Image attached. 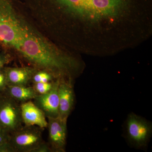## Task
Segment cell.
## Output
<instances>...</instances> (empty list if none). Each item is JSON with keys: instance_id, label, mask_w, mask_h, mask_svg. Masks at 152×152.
<instances>
[{"instance_id": "cell-14", "label": "cell", "mask_w": 152, "mask_h": 152, "mask_svg": "<svg viewBox=\"0 0 152 152\" xmlns=\"http://www.w3.org/2000/svg\"><path fill=\"white\" fill-rule=\"evenodd\" d=\"M10 135L8 132L0 126V152H13L9 143Z\"/></svg>"}, {"instance_id": "cell-13", "label": "cell", "mask_w": 152, "mask_h": 152, "mask_svg": "<svg viewBox=\"0 0 152 152\" xmlns=\"http://www.w3.org/2000/svg\"><path fill=\"white\" fill-rule=\"evenodd\" d=\"M57 79L46 71L38 70L33 76L31 83L33 84L40 83H48L53 81Z\"/></svg>"}, {"instance_id": "cell-2", "label": "cell", "mask_w": 152, "mask_h": 152, "mask_svg": "<svg viewBox=\"0 0 152 152\" xmlns=\"http://www.w3.org/2000/svg\"><path fill=\"white\" fill-rule=\"evenodd\" d=\"M39 7L92 19L114 16L145 0H33Z\"/></svg>"}, {"instance_id": "cell-12", "label": "cell", "mask_w": 152, "mask_h": 152, "mask_svg": "<svg viewBox=\"0 0 152 152\" xmlns=\"http://www.w3.org/2000/svg\"><path fill=\"white\" fill-rule=\"evenodd\" d=\"M2 94L8 96L20 104L32 100L37 95L32 86H8Z\"/></svg>"}, {"instance_id": "cell-11", "label": "cell", "mask_w": 152, "mask_h": 152, "mask_svg": "<svg viewBox=\"0 0 152 152\" xmlns=\"http://www.w3.org/2000/svg\"><path fill=\"white\" fill-rule=\"evenodd\" d=\"M8 86H28L34 75L38 69L25 66L20 67L5 66Z\"/></svg>"}, {"instance_id": "cell-1", "label": "cell", "mask_w": 152, "mask_h": 152, "mask_svg": "<svg viewBox=\"0 0 152 152\" xmlns=\"http://www.w3.org/2000/svg\"><path fill=\"white\" fill-rule=\"evenodd\" d=\"M16 53L28 66L48 72L57 79L73 80L78 70L77 60L56 49L30 25Z\"/></svg>"}, {"instance_id": "cell-15", "label": "cell", "mask_w": 152, "mask_h": 152, "mask_svg": "<svg viewBox=\"0 0 152 152\" xmlns=\"http://www.w3.org/2000/svg\"><path fill=\"white\" fill-rule=\"evenodd\" d=\"M53 81L33 84L32 87L37 95H43L48 93L53 89L56 83Z\"/></svg>"}, {"instance_id": "cell-17", "label": "cell", "mask_w": 152, "mask_h": 152, "mask_svg": "<svg viewBox=\"0 0 152 152\" xmlns=\"http://www.w3.org/2000/svg\"><path fill=\"white\" fill-rule=\"evenodd\" d=\"M11 58V56L8 52H0V69L5 67L10 62Z\"/></svg>"}, {"instance_id": "cell-4", "label": "cell", "mask_w": 152, "mask_h": 152, "mask_svg": "<svg viewBox=\"0 0 152 152\" xmlns=\"http://www.w3.org/2000/svg\"><path fill=\"white\" fill-rule=\"evenodd\" d=\"M35 126L23 125L10 135V145L13 152H34L43 143L42 130Z\"/></svg>"}, {"instance_id": "cell-10", "label": "cell", "mask_w": 152, "mask_h": 152, "mask_svg": "<svg viewBox=\"0 0 152 152\" xmlns=\"http://www.w3.org/2000/svg\"><path fill=\"white\" fill-rule=\"evenodd\" d=\"M23 123L27 126H35L41 129L48 127V122L43 112L31 101L20 104Z\"/></svg>"}, {"instance_id": "cell-16", "label": "cell", "mask_w": 152, "mask_h": 152, "mask_svg": "<svg viewBox=\"0 0 152 152\" xmlns=\"http://www.w3.org/2000/svg\"><path fill=\"white\" fill-rule=\"evenodd\" d=\"M8 86L5 67L0 69V94L4 91Z\"/></svg>"}, {"instance_id": "cell-3", "label": "cell", "mask_w": 152, "mask_h": 152, "mask_svg": "<svg viewBox=\"0 0 152 152\" xmlns=\"http://www.w3.org/2000/svg\"><path fill=\"white\" fill-rule=\"evenodd\" d=\"M20 0H0V47L16 51L25 36L28 23L18 15Z\"/></svg>"}, {"instance_id": "cell-9", "label": "cell", "mask_w": 152, "mask_h": 152, "mask_svg": "<svg viewBox=\"0 0 152 152\" xmlns=\"http://www.w3.org/2000/svg\"><path fill=\"white\" fill-rule=\"evenodd\" d=\"M59 117L67 120L73 110L75 103L73 80L61 79L58 86Z\"/></svg>"}, {"instance_id": "cell-7", "label": "cell", "mask_w": 152, "mask_h": 152, "mask_svg": "<svg viewBox=\"0 0 152 152\" xmlns=\"http://www.w3.org/2000/svg\"><path fill=\"white\" fill-rule=\"evenodd\" d=\"M48 144L52 152L66 151L67 137V121L59 117L48 118Z\"/></svg>"}, {"instance_id": "cell-8", "label": "cell", "mask_w": 152, "mask_h": 152, "mask_svg": "<svg viewBox=\"0 0 152 152\" xmlns=\"http://www.w3.org/2000/svg\"><path fill=\"white\" fill-rule=\"evenodd\" d=\"M61 79H57L53 88L50 92L43 95H38L33 102L45 115L46 118L59 117L58 86Z\"/></svg>"}, {"instance_id": "cell-18", "label": "cell", "mask_w": 152, "mask_h": 152, "mask_svg": "<svg viewBox=\"0 0 152 152\" xmlns=\"http://www.w3.org/2000/svg\"><path fill=\"white\" fill-rule=\"evenodd\" d=\"M34 152H52L48 142H45L41 145Z\"/></svg>"}, {"instance_id": "cell-6", "label": "cell", "mask_w": 152, "mask_h": 152, "mask_svg": "<svg viewBox=\"0 0 152 152\" xmlns=\"http://www.w3.org/2000/svg\"><path fill=\"white\" fill-rule=\"evenodd\" d=\"M126 128L127 137L132 145L140 148L146 146L152 134L151 123L131 113L126 121Z\"/></svg>"}, {"instance_id": "cell-5", "label": "cell", "mask_w": 152, "mask_h": 152, "mask_svg": "<svg viewBox=\"0 0 152 152\" xmlns=\"http://www.w3.org/2000/svg\"><path fill=\"white\" fill-rule=\"evenodd\" d=\"M23 124L20 104L4 94H0V126L11 134Z\"/></svg>"}]
</instances>
